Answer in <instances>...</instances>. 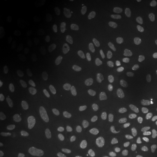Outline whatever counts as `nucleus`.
<instances>
[{"mask_svg":"<svg viewBox=\"0 0 157 157\" xmlns=\"http://www.w3.org/2000/svg\"><path fill=\"white\" fill-rule=\"evenodd\" d=\"M127 27L129 32L132 34L136 36H139L143 32V26L141 23L140 20L135 17L129 15L127 17Z\"/></svg>","mask_w":157,"mask_h":157,"instance_id":"f257e3e1","label":"nucleus"},{"mask_svg":"<svg viewBox=\"0 0 157 157\" xmlns=\"http://www.w3.org/2000/svg\"><path fill=\"white\" fill-rule=\"evenodd\" d=\"M140 95L138 91L133 86H130L125 93L124 100L128 108H132L137 104L139 101Z\"/></svg>","mask_w":157,"mask_h":157,"instance_id":"f03ea898","label":"nucleus"},{"mask_svg":"<svg viewBox=\"0 0 157 157\" xmlns=\"http://www.w3.org/2000/svg\"><path fill=\"white\" fill-rule=\"evenodd\" d=\"M91 2V0H81L72 2L69 6L70 11L75 15L83 13L88 10Z\"/></svg>","mask_w":157,"mask_h":157,"instance_id":"7ed1b4c3","label":"nucleus"},{"mask_svg":"<svg viewBox=\"0 0 157 157\" xmlns=\"http://www.w3.org/2000/svg\"><path fill=\"white\" fill-rule=\"evenodd\" d=\"M132 47L130 44H124L121 51V61L124 66H128L132 60Z\"/></svg>","mask_w":157,"mask_h":157,"instance_id":"20e7f679","label":"nucleus"},{"mask_svg":"<svg viewBox=\"0 0 157 157\" xmlns=\"http://www.w3.org/2000/svg\"><path fill=\"white\" fill-rule=\"evenodd\" d=\"M113 91L110 87H105L100 90L97 95V101L99 105L107 102L111 97Z\"/></svg>","mask_w":157,"mask_h":157,"instance_id":"39448f33","label":"nucleus"},{"mask_svg":"<svg viewBox=\"0 0 157 157\" xmlns=\"http://www.w3.org/2000/svg\"><path fill=\"white\" fill-rule=\"evenodd\" d=\"M10 69V61L7 55L2 52L0 54V77H4L8 73Z\"/></svg>","mask_w":157,"mask_h":157,"instance_id":"423d86ee","label":"nucleus"},{"mask_svg":"<svg viewBox=\"0 0 157 157\" xmlns=\"http://www.w3.org/2000/svg\"><path fill=\"white\" fill-rule=\"evenodd\" d=\"M125 118V114L122 111L117 112L112 118L110 122V126L112 130H118L123 124Z\"/></svg>","mask_w":157,"mask_h":157,"instance_id":"0eeeda50","label":"nucleus"},{"mask_svg":"<svg viewBox=\"0 0 157 157\" xmlns=\"http://www.w3.org/2000/svg\"><path fill=\"white\" fill-rule=\"evenodd\" d=\"M132 82L141 89L145 88L146 86V77L140 71H135L132 73Z\"/></svg>","mask_w":157,"mask_h":157,"instance_id":"6e6552de","label":"nucleus"},{"mask_svg":"<svg viewBox=\"0 0 157 157\" xmlns=\"http://www.w3.org/2000/svg\"><path fill=\"white\" fill-rule=\"evenodd\" d=\"M36 114L40 119L45 122L49 124L52 120V116L50 112L43 108H39L36 110Z\"/></svg>","mask_w":157,"mask_h":157,"instance_id":"1a4fd4ad","label":"nucleus"},{"mask_svg":"<svg viewBox=\"0 0 157 157\" xmlns=\"http://www.w3.org/2000/svg\"><path fill=\"white\" fill-rule=\"evenodd\" d=\"M79 102L81 106L86 110H90L93 105V101L89 93L85 91L79 97Z\"/></svg>","mask_w":157,"mask_h":157,"instance_id":"9d476101","label":"nucleus"},{"mask_svg":"<svg viewBox=\"0 0 157 157\" xmlns=\"http://www.w3.org/2000/svg\"><path fill=\"white\" fill-rule=\"evenodd\" d=\"M75 68L79 72H83L89 69L90 67V62L84 57H80L75 63Z\"/></svg>","mask_w":157,"mask_h":157,"instance_id":"9b49d317","label":"nucleus"},{"mask_svg":"<svg viewBox=\"0 0 157 157\" xmlns=\"http://www.w3.org/2000/svg\"><path fill=\"white\" fill-rule=\"evenodd\" d=\"M141 55L143 59L148 61L157 60V52L150 48H144L141 52Z\"/></svg>","mask_w":157,"mask_h":157,"instance_id":"f8f14e48","label":"nucleus"},{"mask_svg":"<svg viewBox=\"0 0 157 157\" xmlns=\"http://www.w3.org/2000/svg\"><path fill=\"white\" fill-rule=\"evenodd\" d=\"M105 35L102 29L99 27H95L93 29V37L92 40L94 44H100L101 43L104 39Z\"/></svg>","mask_w":157,"mask_h":157,"instance_id":"ddd939ff","label":"nucleus"},{"mask_svg":"<svg viewBox=\"0 0 157 157\" xmlns=\"http://www.w3.org/2000/svg\"><path fill=\"white\" fill-rule=\"evenodd\" d=\"M47 95V90L44 87H40L39 90L36 93L32 100L34 105H39L45 99Z\"/></svg>","mask_w":157,"mask_h":157,"instance_id":"4468645a","label":"nucleus"},{"mask_svg":"<svg viewBox=\"0 0 157 157\" xmlns=\"http://www.w3.org/2000/svg\"><path fill=\"white\" fill-rule=\"evenodd\" d=\"M62 115L65 122L67 124H72L74 121L75 115L73 110L70 107H66L62 111Z\"/></svg>","mask_w":157,"mask_h":157,"instance_id":"2eb2a0df","label":"nucleus"},{"mask_svg":"<svg viewBox=\"0 0 157 157\" xmlns=\"http://www.w3.org/2000/svg\"><path fill=\"white\" fill-rule=\"evenodd\" d=\"M34 147L37 152L41 154H44L48 151V148L45 143L40 139H37L34 141Z\"/></svg>","mask_w":157,"mask_h":157,"instance_id":"dca6fc26","label":"nucleus"},{"mask_svg":"<svg viewBox=\"0 0 157 157\" xmlns=\"http://www.w3.org/2000/svg\"><path fill=\"white\" fill-rule=\"evenodd\" d=\"M83 152L86 157H96V149L91 143H87L84 145Z\"/></svg>","mask_w":157,"mask_h":157,"instance_id":"f3484780","label":"nucleus"},{"mask_svg":"<svg viewBox=\"0 0 157 157\" xmlns=\"http://www.w3.org/2000/svg\"><path fill=\"white\" fill-rule=\"evenodd\" d=\"M109 21L112 27V29L115 31H118L121 28V22L119 17L115 15L112 14L109 16Z\"/></svg>","mask_w":157,"mask_h":157,"instance_id":"a211bd4d","label":"nucleus"},{"mask_svg":"<svg viewBox=\"0 0 157 157\" xmlns=\"http://www.w3.org/2000/svg\"><path fill=\"white\" fill-rule=\"evenodd\" d=\"M28 67L32 72H39L42 69V65L38 60L32 59L29 62Z\"/></svg>","mask_w":157,"mask_h":157,"instance_id":"6ab92c4d","label":"nucleus"},{"mask_svg":"<svg viewBox=\"0 0 157 157\" xmlns=\"http://www.w3.org/2000/svg\"><path fill=\"white\" fill-rule=\"evenodd\" d=\"M32 83L30 81H28L25 84L23 89L22 96L25 98H29L32 94L33 91V87H32Z\"/></svg>","mask_w":157,"mask_h":157,"instance_id":"aec40b11","label":"nucleus"},{"mask_svg":"<svg viewBox=\"0 0 157 157\" xmlns=\"http://www.w3.org/2000/svg\"><path fill=\"white\" fill-rule=\"evenodd\" d=\"M67 84L70 90H75L78 86V78L75 75H70L67 78Z\"/></svg>","mask_w":157,"mask_h":157,"instance_id":"412c9836","label":"nucleus"},{"mask_svg":"<svg viewBox=\"0 0 157 157\" xmlns=\"http://www.w3.org/2000/svg\"><path fill=\"white\" fill-rule=\"evenodd\" d=\"M17 142V135L13 131H10L7 135V143L10 147H14Z\"/></svg>","mask_w":157,"mask_h":157,"instance_id":"4be33fe9","label":"nucleus"},{"mask_svg":"<svg viewBox=\"0 0 157 157\" xmlns=\"http://www.w3.org/2000/svg\"><path fill=\"white\" fill-rule=\"evenodd\" d=\"M67 40L68 43L71 44H78V43L80 42V39L77 34L73 32H70L67 34Z\"/></svg>","mask_w":157,"mask_h":157,"instance_id":"5701e85b","label":"nucleus"},{"mask_svg":"<svg viewBox=\"0 0 157 157\" xmlns=\"http://www.w3.org/2000/svg\"><path fill=\"white\" fill-rule=\"evenodd\" d=\"M145 137L152 143H157V132L153 130H148L145 133Z\"/></svg>","mask_w":157,"mask_h":157,"instance_id":"b1692460","label":"nucleus"},{"mask_svg":"<svg viewBox=\"0 0 157 157\" xmlns=\"http://www.w3.org/2000/svg\"><path fill=\"white\" fill-rule=\"evenodd\" d=\"M53 146L56 151L62 153L65 151V147L61 140L58 137H55L53 139Z\"/></svg>","mask_w":157,"mask_h":157,"instance_id":"393cba45","label":"nucleus"},{"mask_svg":"<svg viewBox=\"0 0 157 157\" xmlns=\"http://www.w3.org/2000/svg\"><path fill=\"white\" fill-rule=\"evenodd\" d=\"M105 58L107 62L110 65H113L115 63V54L112 48H109L105 52Z\"/></svg>","mask_w":157,"mask_h":157,"instance_id":"a878e982","label":"nucleus"},{"mask_svg":"<svg viewBox=\"0 0 157 157\" xmlns=\"http://www.w3.org/2000/svg\"><path fill=\"white\" fill-rule=\"evenodd\" d=\"M55 89L56 92L62 94L65 91V84L61 78H57L55 82Z\"/></svg>","mask_w":157,"mask_h":157,"instance_id":"bb28decb","label":"nucleus"},{"mask_svg":"<svg viewBox=\"0 0 157 157\" xmlns=\"http://www.w3.org/2000/svg\"><path fill=\"white\" fill-rule=\"evenodd\" d=\"M65 67V62L62 59H60L55 62L52 65V71L54 72H59L61 71Z\"/></svg>","mask_w":157,"mask_h":157,"instance_id":"cd10ccee","label":"nucleus"},{"mask_svg":"<svg viewBox=\"0 0 157 157\" xmlns=\"http://www.w3.org/2000/svg\"><path fill=\"white\" fill-rule=\"evenodd\" d=\"M90 80L93 84H98L100 82V75L97 71H93L90 76Z\"/></svg>","mask_w":157,"mask_h":157,"instance_id":"c85d7f7f","label":"nucleus"},{"mask_svg":"<svg viewBox=\"0 0 157 157\" xmlns=\"http://www.w3.org/2000/svg\"><path fill=\"white\" fill-rule=\"evenodd\" d=\"M58 102H59V100L56 95H51L49 97L48 104V106L51 108H54L56 107Z\"/></svg>","mask_w":157,"mask_h":157,"instance_id":"c756f323","label":"nucleus"},{"mask_svg":"<svg viewBox=\"0 0 157 157\" xmlns=\"http://www.w3.org/2000/svg\"><path fill=\"white\" fill-rule=\"evenodd\" d=\"M25 76L23 72H19L17 75L16 78V84L17 89H20L22 86L23 83L25 81Z\"/></svg>","mask_w":157,"mask_h":157,"instance_id":"7c9ffc66","label":"nucleus"},{"mask_svg":"<svg viewBox=\"0 0 157 157\" xmlns=\"http://www.w3.org/2000/svg\"><path fill=\"white\" fill-rule=\"evenodd\" d=\"M14 40L17 45H22L24 41V37L22 32H17L14 36Z\"/></svg>","mask_w":157,"mask_h":157,"instance_id":"2f4dec72","label":"nucleus"},{"mask_svg":"<svg viewBox=\"0 0 157 157\" xmlns=\"http://www.w3.org/2000/svg\"><path fill=\"white\" fill-rule=\"evenodd\" d=\"M140 2H147V0H140Z\"/></svg>","mask_w":157,"mask_h":157,"instance_id":"473e14b6","label":"nucleus"},{"mask_svg":"<svg viewBox=\"0 0 157 157\" xmlns=\"http://www.w3.org/2000/svg\"><path fill=\"white\" fill-rule=\"evenodd\" d=\"M155 108H156V109H157V102L155 103Z\"/></svg>","mask_w":157,"mask_h":157,"instance_id":"72a5a7b5","label":"nucleus"}]
</instances>
